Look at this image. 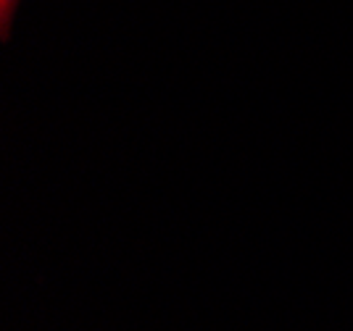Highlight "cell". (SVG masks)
<instances>
[{
    "label": "cell",
    "mask_w": 353,
    "mask_h": 331,
    "mask_svg": "<svg viewBox=\"0 0 353 331\" xmlns=\"http://www.w3.org/2000/svg\"><path fill=\"white\" fill-rule=\"evenodd\" d=\"M16 0H3V21L8 24V16H11V8H14Z\"/></svg>",
    "instance_id": "cell-1"
}]
</instances>
